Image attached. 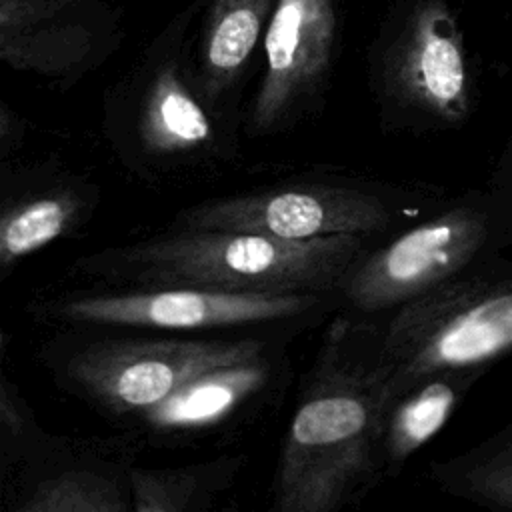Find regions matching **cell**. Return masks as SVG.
<instances>
[{
	"label": "cell",
	"mask_w": 512,
	"mask_h": 512,
	"mask_svg": "<svg viewBox=\"0 0 512 512\" xmlns=\"http://www.w3.org/2000/svg\"><path fill=\"white\" fill-rule=\"evenodd\" d=\"M128 446L50 436L2 478L6 508L14 512H128L132 510Z\"/></svg>",
	"instance_id": "12"
},
{
	"label": "cell",
	"mask_w": 512,
	"mask_h": 512,
	"mask_svg": "<svg viewBox=\"0 0 512 512\" xmlns=\"http://www.w3.org/2000/svg\"><path fill=\"white\" fill-rule=\"evenodd\" d=\"M510 352L512 260L496 254L388 312L382 322L388 404L426 376L488 372Z\"/></svg>",
	"instance_id": "3"
},
{
	"label": "cell",
	"mask_w": 512,
	"mask_h": 512,
	"mask_svg": "<svg viewBox=\"0 0 512 512\" xmlns=\"http://www.w3.org/2000/svg\"><path fill=\"white\" fill-rule=\"evenodd\" d=\"M486 370H448L426 376L398 394L386 410L382 454L384 476L400 474L404 464L450 420Z\"/></svg>",
	"instance_id": "14"
},
{
	"label": "cell",
	"mask_w": 512,
	"mask_h": 512,
	"mask_svg": "<svg viewBox=\"0 0 512 512\" xmlns=\"http://www.w3.org/2000/svg\"><path fill=\"white\" fill-rule=\"evenodd\" d=\"M376 94L386 132H444L470 118L472 76L442 0H424L380 56Z\"/></svg>",
	"instance_id": "9"
},
{
	"label": "cell",
	"mask_w": 512,
	"mask_h": 512,
	"mask_svg": "<svg viewBox=\"0 0 512 512\" xmlns=\"http://www.w3.org/2000/svg\"><path fill=\"white\" fill-rule=\"evenodd\" d=\"M270 336H124L106 328H68L44 348V358L60 388L122 424L168 398L192 374L244 356Z\"/></svg>",
	"instance_id": "6"
},
{
	"label": "cell",
	"mask_w": 512,
	"mask_h": 512,
	"mask_svg": "<svg viewBox=\"0 0 512 512\" xmlns=\"http://www.w3.org/2000/svg\"><path fill=\"white\" fill-rule=\"evenodd\" d=\"M244 456H218L208 462L144 468L132 466V512H196L210 506L238 476Z\"/></svg>",
	"instance_id": "16"
},
{
	"label": "cell",
	"mask_w": 512,
	"mask_h": 512,
	"mask_svg": "<svg viewBox=\"0 0 512 512\" xmlns=\"http://www.w3.org/2000/svg\"><path fill=\"white\" fill-rule=\"evenodd\" d=\"M450 196L438 186L364 180H300L198 202L172 226L264 234L290 242L384 238L432 214Z\"/></svg>",
	"instance_id": "5"
},
{
	"label": "cell",
	"mask_w": 512,
	"mask_h": 512,
	"mask_svg": "<svg viewBox=\"0 0 512 512\" xmlns=\"http://www.w3.org/2000/svg\"><path fill=\"white\" fill-rule=\"evenodd\" d=\"M272 0H214L194 74L202 96L228 118V96L238 84L258 40Z\"/></svg>",
	"instance_id": "15"
},
{
	"label": "cell",
	"mask_w": 512,
	"mask_h": 512,
	"mask_svg": "<svg viewBox=\"0 0 512 512\" xmlns=\"http://www.w3.org/2000/svg\"><path fill=\"white\" fill-rule=\"evenodd\" d=\"M284 374V346L268 338L244 356L192 374L168 398L120 426L152 442H190L222 432L238 426L244 416H254L262 404L272 400Z\"/></svg>",
	"instance_id": "11"
},
{
	"label": "cell",
	"mask_w": 512,
	"mask_h": 512,
	"mask_svg": "<svg viewBox=\"0 0 512 512\" xmlns=\"http://www.w3.org/2000/svg\"><path fill=\"white\" fill-rule=\"evenodd\" d=\"M336 304L320 292H224L198 286H94L34 302L32 312L64 328H138L166 334L306 322Z\"/></svg>",
	"instance_id": "7"
},
{
	"label": "cell",
	"mask_w": 512,
	"mask_h": 512,
	"mask_svg": "<svg viewBox=\"0 0 512 512\" xmlns=\"http://www.w3.org/2000/svg\"><path fill=\"white\" fill-rule=\"evenodd\" d=\"M336 46L332 0H276L264 34V74L248 110V132L290 130L318 108Z\"/></svg>",
	"instance_id": "10"
},
{
	"label": "cell",
	"mask_w": 512,
	"mask_h": 512,
	"mask_svg": "<svg viewBox=\"0 0 512 512\" xmlns=\"http://www.w3.org/2000/svg\"><path fill=\"white\" fill-rule=\"evenodd\" d=\"M486 186L496 194L500 204L506 208V212L512 218V130L498 154L496 166L492 170V176L488 178Z\"/></svg>",
	"instance_id": "19"
},
{
	"label": "cell",
	"mask_w": 512,
	"mask_h": 512,
	"mask_svg": "<svg viewBox=\"0 0 512 512\" xmlns=\"http://www.w3.org/2000/svg\"><path fill=\"white\" fill-rule=\"evenodd\" d=\"M508 248L510 214L488 186L470 188L372 242L340 278L336 302L354 314H388Z\"/></svg>",
	"instance_id": "4"
},
{
	"label": "cell",
	"mask_w": 512,
	"mask_h": 512,
	"mask_svg": "<svg viewBox=\"0 0 512 512\" xmlns=\"http://www.w3.org/2000/svg\"><path fill=\"white\" fill-rule=\"evenodd\" d=\"M386 382L382 322L354 312L334 318L280 446L274 510L334 512L386 478Z\"/></svg>",
	"instance_id": "1"
},
{
	"label": "cell",
	"mask_w": 512,
	"mask_h": 512,
	"mask_svg": "<svg viewBox=\"0 0 512 512\" xmlns=\"http://www.w3.org/2000/svg\"><path fill=\"white\" fill-rule=\"evenodd\" d=\"M22 134H24V126L20 124V118L6 104H2V112H0V158H2V164H6L10 160V156L16 152V148L22 142Z\"/></svg>",
	"instance_id": "20"
},
{
	"label": "cell",
	"mask_w": 512,
	"mask_h": 512,
	"mask_svg": "<svg viewBox=\"0 0 512 512\" xmlns=\"http://www.w3.org/2000/svg\"><path fill=\"white\" fill-rule=\"evenodd\" d=\"M32 408L20 394L18 386L2 374L0 382V472L2 478L14 472L30 456H34L50 438Z\"/></svg>",
	"instance_id": "18"
},
{
	"label": "cell",
	"mask_w": 512,
	"mask_h": 512,
	"mask_svg": "<svg viewBox=\"0 0 512 512\" xmlns=\"http://www.w3.org/2000/svg\"><path fill=\"white\" fill-rule=\"evenodd\" d=\"M448 494L492 510H512V422L476 446L430 466Z\"/></svg>",
	"instance_id": "17"
},
{
	"label": "cell",
	"mask_w": 512,
	"mask_h": 512,
	"mask_svg": "<svg viewBox=\"0 0 512 512\" xmlns=\"http://www.w3.org/2000/svg\"><path fill=\"white\" fill-rule=\"evenodd\" d=\"M106 138L122 164L146 180L204 172L238 156L230 120L210 106L176 58L152 64L112 104Z\"/></svg>",
	"instance_id": "8"
},
{
	"label": "cell",
	"mask_w": 512,
	"mask_h": 512,
	"mask_svg": "<svg viewBox=\"0 0 512 512\" xmlns=\"http://www.w3.org/2000/svg\"><path fill=\"white\" fill-rule=\"evenodd\" d=\"M364 236L290 242L264 234L170 226L72 264L98 286H198L224 292L334 294L348 266L372 244Z\"/></svg>",
	"instance_id": "2"
},
{
	"label": "cell",
	"mask_w": 512,
	"mask_h": 512,
	"mask_svg": "<svg viewBox=\"0 0 512 512\" xmlns=\"http://www.w3.org/2000/svg\"><path fill=\"white\" fill-rule=\"evenodd\" d=\"M0 274L6 278L24 258L76 234L98 206L92 182L74 174L18 176L2 188Z\"/></svg>",
	"instance_id": "13"
}]
</instances>
